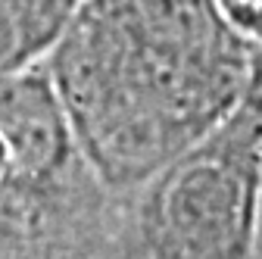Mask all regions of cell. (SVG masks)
I'll return each instance as SVG.
<instances>
[{
  "instance_id": "1",
  "label": "cell",
  "mask_w": 262,
  "mask_h": 259,
  "mask_svg": "<svg viewBox=\"0 0 262 259\" xmlns=\"http://www.w3.org/2000/svg\"><path fill=\"white\" fill-rule=\"evenodd\" d=\"M41 69L91 166L128 193L247 103L262 53L215 0H78Z\"/></svg>"
},
{
  "instance_id": "3",
  "label": "cell",
  "mask_w": 262,
  "mask_h": 259,
  "mask_svg": "<svg viewBox=\"0 0 262 259\" xmlns=\"http://www.w3.org/2000/svg\"><path fill=\"white\" fill-rule=\"evenodd\" d=\"M262 84L209 138L122 193L106 259H256Z\"/></svg>"
},
{
  "instance_id": "5",
  "label": "cell",
  "mask_w": 262,
  "mask_h": 259,
  "mask_svg": "<svg viewBox=\"0 0 262 259\" xmlns=\"http://www.w3.org/2000/svg\"><path fill=\"white\" fill-rule=\"evenodd\" d=\"M241 35L262 53V0H215Z\"/></svg>"
},
{
  "instance_id": "2",
  "label": "cell",
  "mask_w": 262,
  "mask_h": 259,
  "mask_svg": "<svg viewBox=\"0 0 262 259\" xmlns=\"http://www.w3.org/2000/svg\"><path fill=\"white\" fill-rule=\"evenodd\" d=\"M119 209L41 62L0 78V259H106Z\"/></svg>"
},
{
  "instance_id": "6",
  "label": "cell",
  "mask_w": 262,
  "mask_h": 259,
  "mask_svg": "<svg viewBox=\"0 0 262 259\" xmlns=\"http://www.w3.org/2000/svg\"><path fill=\"white\" fill-rule=\"evenodd\" d=\"M256 259H262V215H259V241H256Z\"/></svg>"
},
{
  "instance_id": "4",
  "label": "cell",
  "mask_w": 262,
  "mask_h": 259,
  "mask_svg": "<svg viewBox=\"0 0 262 259\" xmlns=\"http://www.w3.org/2000/svg\"><path fill=\"white\" fill-rule=\"evenodd\" d=\"M78 0H0V78L47 56Z\"/></svg>"
}]
</instances>
